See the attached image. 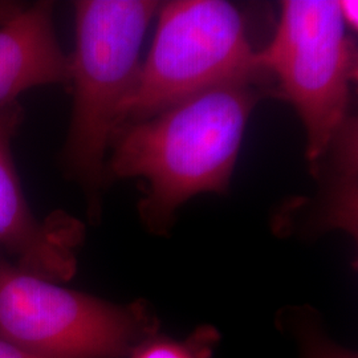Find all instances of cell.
<instances>
[{
  "instance_id": "obj_1",
  "label": "cell",
  "mask_w": 358,
  "mask_h": 358,
  "mask_svg": "<svg viewBox=\"0 0 358 358\" xmlns=\"http://www.w3.org/2000/svg\"><path fill=\"white\" fill-rule=\"evenodd\" d=\"M262 80L234 81L196 93L115 133L108 179L143 178L138 206L153 234L173 224L180 206L201 192L224 194Z\"/></svg>"
},
{
  "instance_id": "obj_2",
  "label": "cell",
  "mask_w": 358,
  "mask_h": 358,
  "mask_svg": "<svg viewBox=\"0 0 358 358\" xmlns=\"http://www.w3.org/2000/svg\"><path fill=\"white\" fill-rule=\"evenodd\" d=\"M161 3L153 0H81L75 3L76 50L71 59L73 110L64 164L99 217L106 153L121 108L141 68L142 41Z\"/></svg>"
},
{
  "instance_id": "obj_3",
  "label": "cell",
  "mask_w": 358,
  "mask_h": 358,
  "mask_svg": "<svg viewBox=\"0 0 358 358\" xmlns=\"http://www.w3.org/2000/svg\"><path fill=\"white\" fill-rule=\"evenodd\" d=\"M257 51L245 16L230 1L161 6L153 45L121 108L115 133L203 90L268 77L257 64Z\"/></svg>"
},
{
  "instance_id": "obj_4",
  "label": "cell",
  "mask_w": 358,
  "mask_h": 358,
  "mask_svg": "<svg viewBox=\"0 0 358 358\" xmlns=\"http://www.w3.org/2000/svg\"><path fill=\"white\" fill-rule=\"evenodd\" d=\"M260 69L278 80L307 131V159L315 174L350 117L357 50L338 1L287 0L268 45L256 55Z\"/></svg>"
},
{
  "instance_id": "obj_5",
  "label": "cell",
  "mask_w": 358,
  "mask_h": 358,
  "mask_svg": "<svg viewBox=\"0 0 358 358\" xmlns=\"http://www.w3.org/2000/svg\"><path fill=\"white\" fill-rule=\"evenodd\" d=\"M155 329L145 304L68 289L0 254V338L13 345L53 358H121Z\"/></svg>"
},
{
  "instance_id": "obj_6",
  "label": "cell",
  "mask_w": 358,
  "mask_h": 358,
  "mask_svg": "<svg viewBox=\"0 0 358 358\" xmlns=\"http://www.w3.org/2000/svg\"><path fill=\"white\" fill-rule=\"evenodd\" d=\"M23 121L17 101L0 106V251L16 266L52 282H64L76 272L75 250L83 226L63 213L40 220L31 210L13 158V138Z\"/></svg>"
},
{
  "instance_id": "obj_7",
  "label": "cell",
  "mask_w": 358,
  "mask_h": 358,
  "mask_svg": "<svg viewBox=\"0 0 358 358\" xmlns=\"http://www.w3.org/2000/svg\"><path fill=\"white\" fill-rule=\"evenodd\" d=\"M71 81V59L53 26V4L38 1L0 26V106L27 90Z\"/></svg>"
},
{
  "instance_id": "obj_8",
  "label": "cell",
  "mask_w": 358,
  "mask_h": 358,
  "mask_svg": "<svg viewBox=\"0 0 358 358\" xmlns=\"http://www.w3.org/2000/svg\"><path fill=\"white\" fill-rule=\"evenodd\" d=\"M357 121L350 115L322 159L328 178L312 210L303 211L301 230L308 235L343 230L357 236Z\"/></svg>"
},
{
  "instance_id": "obj_9",
  "label": "cell",
  "mask_w": 358,
  "mask_h": 358,
  "mask_svg": "<svg viewBox=\"0 0 358 358\" xmlns=\"http://www.w3.org/2000/svg\"><path fill=\"white\" fill-rule=\"evenodd\" d=\"M278 327L294 338L299 358H357L355 352L331 337L320 313L312 308L282 309L278 315Z\"/></svg>"
},
{
  "instance_id": "obj_10",
  "label": "cell",
  "mask_w": 358,
  "mask_h": 358,
  "mask_svg": "<svg viewBox=\"0 0 358 358\" xmlns=\"http://www.w3.org/2000/svg\"><path fill=\"white\" fill-rule=\"evenodd\" d=\"M217 334L210 327L199 328L187 340L179 343L152 336L137 346L131 358H210Z\"/></svg>"
},
{
  "instance_id": "obj_11",
  "label": "cell",
  "mask_w": 358,
  "mask_h": 358,
  "mask_svg": "<svg viewBox=\"0 0 358 358\" xmlns=\"http://www.w3.org/2000/svg\"><path fill=\"white\" fill-rule=\"evenodd\" d=\"M0 358H53L38 355L0 338Z\"/></svg>"
},
{
  "instance_id": "obj_12",
  "label": "cell",
  "mask_w": 358,
  "mask_h": 358,
  "mask_svg": "<svg viewBox=\"0 0 358 358\" xmlns=\"http://www.w3.org/2000/svg\"><path fill=\"white\" fill-rule=\"evenodd\" d=\"M338 8H340V13H341V17L345 23L346 28L349 27L350 29H357V1L356 0H340Z\"/></svg>"
},
{
  "instance_id": "obj_13",
  "label": "cell",
  "mask_w": 358,
  "mask_h": 358,
  "mask_svg": "<svg viewBox=\"0 0 358 358\" xmlns=\"http://www.w3.org/2000/svg\"><path fill=\"white\" fill-rule=\"evenodd\" d=\"M24 7L26 6H20L19 3H15V1L0 0V26L11 20L13 16H16Z\"/></svg>"
}]
</instances>
